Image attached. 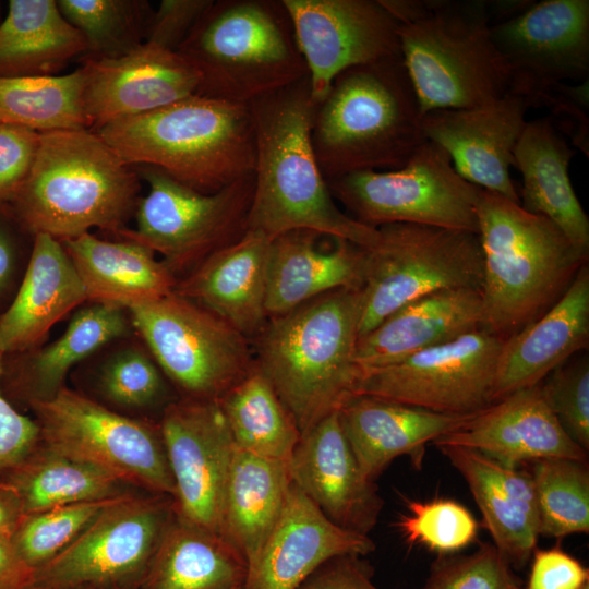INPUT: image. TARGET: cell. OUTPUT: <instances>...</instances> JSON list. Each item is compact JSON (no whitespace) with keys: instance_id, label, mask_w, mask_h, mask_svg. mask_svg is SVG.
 <instances>
[{"instance_id":"ab89813d","label":"cell","mask_w":589,"mask_h":589,"mask_svg":"<svg viewBox=\"0 0 589 589\" xmlns=\"http://www.w3.org/2000/svg\"><path fill=\"white\" fill-rule=\"evenodd\" d=\"M64 19L84 37L83 59H116L146 41L154 10L145 0H58Z\"/></svg>"},{"instance_id":"9f6ffc18","label":"cell","mask_w":589,"mask_h":589,"mask_svg":"<svg viewBox=\"0 0 589 589\" xmlns=\"http://www.w3.org/2000/svg\"><path fill=\"white\" fill-rule=\"evenodd\" d=\"M23 517L19 496L8 483L0 480V537L11 538Z\"/></svg>"},{"instance_id":"60d3db41","label":"cell","mask_w":589,"mask_h":589,"mask_svg":"<svg viewBox=\"0 0 589 589\" xmlns=\"http://www.w3.org/2000/svg\"><path fill=\"white\" fill-rule=\"evenodd\" d=\"M586 462L565 458L534 461L540 533L555 538L589 531V471Z\"/></svg>"},{"instance_id":"9a60e30c","label":"cell","mask_w":589,"mask_h":589,"mask_svg":"<svg viewBox=\"0 0 589 589\" xmlns=\"http://www.w3.org/2000/svg\"><path fill=\"white\" fill-rule=\"evenodd\" d=\"M503 339L484 328L380 368L360 370L354 395L448 414L477 413L494 402Z\"/></svg>"},{"instance_id":"2e32d148","label":"cell","mask_w":589,"mask_h":589,"mask_svg":"<svg viewBox=\"0 0 589 589\" xmlns=\"http://www.w3.org/2000/svg\"><path fill=\"white\" fill-rule=\"evenodd\" d=\"M509 73L508 91L531 107L557 84L589 76V1L545 0L492 23Z\"/></svg>"},{"instance_id":"7bdbcfd3","label":"cell","mask_w":589,"mask_h":589,"mask_svg":"<svg viewBox=\"0 0 589 589\" xmlns=\"http://www.w3.org/2000/svg\"><path fill=\"white\" fill-rule=\"evenodd\" d=\"M408 515L397 525L406 540L430 550L449 553L466 548L477 537L478 524L473 515L453 500L435 498L428 502L408 501Z\"/></svg>"},{"instance_id":"91938a15","label":"cell","mask_w":589,"mask_h":589,"mask_svg":"<svg viewBox=\"0 0 589 589\" xmlns=\"http://www.w3.org/2000/svg\"><path fill=\"white\" fill-rule=\"evenodd\" d=\"M0 11H1V2H0Z\"/></svg>"},{"instance_id":"9c48e42d","label":"cell","mask_w":589,"mask_h":589,"mask_svg":"<svg viewBox=\"0 0 589 589\" xmlns=\"http://www.w3.org/2000/svg\"><path fill=\"white\" fill-rule=\"evenodd\" d=\"M378 230V242L365 249L359 337L432 292L481 289L483 255L477 233L416 224H388Z\"/></svg>"},{"instance_id":"44dd1931","label":"cell","mask_w":589,"mask_h":589,"mask_svg":"<svg viewBox=\"0 0 589 589\" xmlns=\"http://www.w3.org/2000/svg\"><path fill=\"white\" fill-rule=\"evenodd\" d=\"M374 550L368 534L334 524L291 482L275 526L248 565L242 589H298L327 561Z\"/></svg>"},{"instance_id":"d6a6232c","label":"cell","mask_w":589,"mask_h":589,"mask_svg":"<svg viewBox=\"0 0 589 589\" xmlns=\"http://www.w3.org/2000/svg\"><path fill=\"white\" fill-rule=\"evenodd\" d=\"M93 302L129 309L173 291L178 278L149 249L91 232L62 242Z\"/></svg>"},{"instance_id":"d590c367","label":"cell","mask_w":589,"mask_h":589,"mask_svg":"<svg viewBox=\"0 0 589 589\" xmlns=\"http://www.w3.org/2000/svg\"><path fill=\"white\" fill-rule=\"evenodd\" d=\"M86 51L55 0H10L0 22V76L57 75Z\"/></svg>"},{"instance_id":"7a4b0ae2","label":"cell","mask_w":589,"mask_h":589,"mask_svg":"<svg viewBox=\"0 0 589 589\" xmlns=\"http://www.w3.org/2000/svg\"><path fill=\"white\" fill-rule=\"evenodd\" d=\"M361 305V288L336 289L268 317L253 338L255 366L301 434L353 396Z\"/></svg>"},{"instance_id":"4316f807","label":"cell","mask_w":589,"mask_h":589,"mask_svg":"<svg viewBox=\"0 0 589 589\" xmlns=\"http://www.w3.org/2000/svg\"><path fill=\"white\" fill-rule=\"evenodd\" d=\"M272 239L247 230L182 278L173 291L212 311L250 340L267 321V261Z\"/></svg>"},{"instance_id":"74e56055","label":"cell","mask_w":589,"mask_h":589,"mask_svg":"<svg viewBox=\"0 0 589 589\" xmlns=\"http://www.w3.org/2000/svg\"><path fill=\"white\" fill-rule=\"evenodd\" d=\"M218 402L238 449L266 459L290 461L301 432L255 363Z\"/></svg>"},{"instance_id":"f5cc1de1","label":"cell","mask_w":589,"mask_h":589,"mask_svg":"<svg viewBox=\"0 0 589 589\" xmlns=\"http://www.w3.org/2000/svg\"><path fill=\"white\" fill-rule=\"evenodd\" d=\"M588 569L560 548L533 551L526 589H582Z\"/></svg>"},{"instance_id":"7dc6e473","label":"cell","mask_w":589,"mask_h":589,"mask_svg":"<svg viewBox=\"0 0 589 589\" xmlns=\"http://www.w3.org/2000/svg\"><path fill=\"white\" fill-rule=\"evenodd\" d=\"M588 80L577 85L561 83L543 94L536 107H546L549 118L570 145L589 156Z\"/></svg>"},{"instance_id":"6f0895ef","label":"cell","mask_w":589,"mask_h":589,"mask_svg":"<svg viewBox=\"0 0 589 589\" xmlns=\"http://www.w3.org/2000/svg\"><path fill=\"white\" fill-rule=\"evenodd\" d=\"M75 589H113V588H95V587H84V588H75Z\"/></svg>"},{"instance_id":"c3c4849f","label":"cell","mask_w":589,"mask_h":589,"mask_svg":"<svg viewBox=\"0 0 589 589\" xmlns=\"http://www.w3.org/2000/svg\"><path fill=\"white\" fill-rule=\"evenodd\" d=\"M39 141V132L0 122V206L9 205L27 179Z\"/></svg>"},{"instance_id":"f1b7e54d","label":"cell","mask_w":589,"mask_h":589,"mask_svg":"<svg viewBox=\"0 0 589 589\" xmlns=\"http://www.w3.org/2000/svg\"><path fill=\"white\" fill-rule=\"evenodd\" d=\"M87 300L62 242L45 233L35 235L20 287L0 314L3 356L38 348L57 322Z\"/></svg>"},{"instance_id":"3957f363","label":"cell","mask_w":589,"mask_h":589,"mask_svg":"<svg viewBox=\"0 0 589 589\" xmlns=\"http://www.w3.org/2000/svg\"><path fill=\"white\" fill-rule=\"evenodd\" d=\"M140 179L95 131L44 132L32 170L9 207L33 236L63 242L92 228L119 235L135 213Z\"/></svg>"},{"instance_id":"cb8c5ba5","label":"cell","mask_w":589,"mask_h":589,"mask_svg":"<svg viewBox=\"0 0 589 589\" xmlns=\"http://www.w3.org/2000/svg\"><path fill=\"white\" fill-rule=\"evenodd\" d=\"M365 248L312 230L297 229L272 239L265 310L281 315L326 292L362 288Z\"/></svg>"},{"instance_id":"603a6c76","label":"cell","mask_w":589,"mask_h":589,"mask_svg":"<svg viewBox=\"0 0 589 589\" xmlns=\"http://www.w3.org/2000/svg\"><path fill=\"white\" fill-rule=\"evenodd\" d=\"M432 444L473 449L508 467L549 458L587 461V452L564 430L540 384L494 401Z\"/></svg>"},{"instance_id":"db71d44e","label":"cell","mask_w":589,"mask_h":589,"mask_svg":"<svg viewBox=\"0 0 589 589\" xmlns=\"http://www.w3.org/2000/svg\"><path fill=\"white\" fill-rule=\"evenodd\" d=\"M358 555L334 557L320 566L298 589H378L371 566Z\"/></svg>"},{"instance_id":"1f68e13d","label":"cell","mask_w":589,"mask_h":589,"mask_svg":"<svg viewBox=\"0 0 589 589\" xmlns=\"http://www.w3.org/2000/svg\"><path fill=\"white\" fill-rule=\"evenodd\" d=\"M576 151L549 117L526 123L513 152L521 175L518 190L526 211L552 220L579 249L589 252V219L570 182Z\"/></svg>"},{"instance_id":"277c9868","label":"cell","mask_w":589,"mask_h":589,"mask_svg":"<svg viewBox=\"0 0 589 589\" xmlns=\"http://www.w3.org/2000/svg\"><path fill=\"white\" fill-rule=\"evenodd\" d=\"M483 255V325L505 340L545 313L588 263L548 217L481 189L477 203Z\"/></svg>"},{"instance_id":"5bb4252c","label":"cell","mask_w":589,"mask_h":589,"mask_svg":"<svg viewBox=\"0 0 589 589\" xmlns=\"http://www.w3.org/2000/svg\"><path fill=\"white\" fill-rule=\"evenodd\" d=\"M173 516L171 496L137 492L112 501L35 572L33 589H137Z\"/></svg>"},{"instance_id":"e575fe53","label":"cell","mask_w":589,"mask_h":589,"mask_svg":"<svg viewBox=\"0 0 589 589\" xmlns=\"http://www.w3.org/2000/svg\"><path fill=\"white\" fill-rule=\"evenodd\" d=\"M292 480L289 462L236 447L221 517V537L249 565L275 526Z\"/></svg>"},{"instance_id":"7c38bea8","label":"cell","mask_w":589,"mask_h":589,"mask_svg":"<svg viewBox=\"0 0 589 589\" xmlns=\"http://www.w3.org/2000/svg\"><path fill=\"white\" fill-rule=\"evenodd\" d=\"M129 311L132 326L183 398L219 400L254 368L249 338L175 291Z\"/></svg>"},{"instance_id":"7402d4cb","label":"cell","mask_w":589,"mask_h":589,"mask_svg":"<svg viewBox=\"0 0 589 589\" xmlns=\"http://www.w3.org/2000/svg\"><path fill=\"white\" fill-rule=\"evenodd\" d=\"M289 471L292 482L334 524L363 534L375 527L384 501L375 482L362 473L338 411L301 434Z\"/></svg>"},{"instance_id":"484cf974","label":"cell","mask_w":589,"mask_h":589,"mask_svg":"<svg viewBox=\"0 0 589 589\" xmlns=\"http://www.w3.org/2000/svg\"><path fill=\"white\" fill-rule=\"evenodd\" d=\"M473 414L433 412L366 395L350 397L338 410L356 460L374 482L399 456L420 467L429 442L461 428Z\"/></svg>"},{"instance_id":"681fc988","label":"cell","mask_w":589,"mask_h":589,"mask_svg":"<svg viewBox=\"0 0 589 589\" xmlns=\"http://www.w3.org/2000/svg\"><path fill=\"white\" fill-rule=\"evenodd\" d=\"M33 240L34 236L24 229L9 205L0 206V314L20 287Z\"/></svg>"},{"instance_id":"b9f144b4","label":"cell","mask_w":589,"mask_h":589,"mask_svg":"<svg viewBox=\"0 0 589 589\" xmlns=\"http://www.w3.org/2000/svg\"><path fill=\"white\" fill-rule=\"evenodd\" d=\"M115 500L63 505L25 515L11 540L36 572L65 550Z\"/></svg>"},{"instance_id":"8fae6325","label":"cell","mask_w":589,"mask_h":589,"mask_svg":"<svg viewBox=\"0 0 589 589\" xmlns=\"http://www.w3.org/2000/svg\"><path fill=\"white\" fill-rule=\"evenodd\" d=\"M133 167L147 182L148 192L137 202L136 228H125L119 236L160 254L176 277L181 273L187 275L247 232L253 172L215 193L205 194L154 166Z\"/></svg>"},{"instance_id":"ba28073f","label":"cell","mask_w":589,"mask_h":589,"mask_svg":"<svg viewBox=\"0 0 589 589\" xmlns=\"http://www.w3.org/2000/svg\"><path fill=\"white\" fill-rule=\"evenodd\" d=\"M177 52L199 72L196 95L248 105L308 68L281 0H213Z\"/></svg>"},{"instance_id":"ffe728a7","label":"cell","mask_w":589,"mask_h":589,"mask_svg":"<svg viewBox=\"0 0 589 589\" xmlns=\"http://www.w3.org/2000/svg\"><path fill=\"white\" fill-rule=\"evenodd\" d=\"M530 108L526 98L508 91L482 106L429 111L422 130L425 140L446 151L465 180L520 204L509 169Z\"/></svg>"},{"instance_id":"e0dca14e","label":"cell","mask_w":589,"mask_h":589,"mask_svg":"<svg viewBox=\"0 0 589 589\" xmlns=\"http://www.w3.org/2000/svg\"><path fill=\"white\" fill-rule=\"evenodd\" d=\"M181 519L220 534L226 486L236 445L218 400L169 402L159 423Z\"/></svg>"},{"instance_id":"f6af8a7d","label":"cell","mask_w":589,"mask_h":589,"mask_svg":"<svg viewBox=\"0 0 589 589\" xmlns=\"http://www.w3.org/2000/svg\"><path fill=\"white\" fill-rule=\"evenodd\" d=\"M423 589H521L510 564L494 544L467 555L442 557L431 567Z\"/></svg>"},{"instance_id":"f546056e","label":"cell","mask_w":589,"mask_h":589,"mask_svg":"<svg viewBox=\"0 0 589 589\" xmlns=\"http://www.w3.org/2000/svg\"><path fill=\"white\" fill-rule=\"evenodd\" d=\"M437 447L467 482L495 548L510 566L525 565L540 534L530 479L477 450L453 445Z\"/></svg>"},{"instance_id":"4dcf8cb0","label":"cell","mask_w":589,"mask_h":589,"mask_svg":"<svg viewBox=\"0 0 589 589\" xmlns=\"http://www.w3.org/2000/svg\"><path fill=\"white\" fill-rule=\"evenodd\" d=\"M124 310L117 304L93 302L73 315L65 332L52 344L3 356L0 386L5 398L28 406L55 396L64 387L63 381L75 363L129 334Z\"/></svg>"},{"instance_id":"836d02e7","label":"cell","mask_w":589,"mask_h":589,"mask_svg":"<svg viewBox=\"0 0 589 589\" xmlns=\"http://www.w3.org/2000/svg\"><path fill=\"white\" fill-rule=\"evenodd\" d=\"M248 565L219 534L176 515L137 589H242Z\"/></svg>"},{"instance_id":"6da1fadb","label":"cell","mask_w":589,"mask_h":589,"mask_svg":"<svg viewBox=\"0 0 589 589\" xmlns=\"http://www.w3.org/2000/svg\"><path fill=\"white\" fill-rule=\"evenodd\" d=\"M249 105L255 133L254 190L248 230L274 239L305 229L372 248L378 228L341 211L318 167L312 140L316 108L309 74Z\"/></svg>"},{"instance_id":"f35d334b","label":"cell","mask_w":589,"mask_h":589,"mask_svg":"<svg viewBox=\"0 0 589 589\" xmlns=\"http://www.w3.org/2000/svg\"><path fill=\"white\" fill-rule=\"evenodd\" d=\"M81 68L63 75L0 76V122L39 133L88 129Z\"/></svg>"},{"instance_id":"8d00e7d4","label":"cell","mask_w":589,"mask_h":589,"mask_svg":"<svg viewBox=\"0 0 589 589\" xmlns=\"http://www.w3.org/2000/svg\"><path fill=\"white\" fill-rule=\"evenodd\" d=\"M2 481L19 496L24 516L141 492L92 465L46 447L41 442Z\"/></svg>"},{"instance_id":"f907efd6","label":"cell","mask_w":589,"mask_h":589,"mask_svg":"<svg viewBox=\"0 0 589 589\" xmlns=\"http://www.w3.org/2000/svg\"><path fill=\"white\" fill-rule=\"evenodd\" d=\"M3 353L0 350V378ZM40 444L39 428L34 419L20 413L5 398L0 386V480H3Z\"/></svg>"},{"instance_id":"83f0119b","label":"cell","mask_w":589,"mask_h":589,"mask_svg":"<svg viewBox=\"0 0 589 589\" xmlns=\"http://www.w3.org/2000/svg\"><path fill=\"white\" fill-rule=\"evenodd\" d=\"M481 289H444L399 308L357 340L360 370L380 368L482 328Z\"/></svg>"},{"instance_id":"680465c9","label":"cell","mask_w":589,"mask_h":589,"mask_svg":"<svg viewBox=\"0 0 589 589\" xmlns=\"http://www.w3.org/2000/svg\"><path fill=\"white\" fill-rule=\"evenodd\" d=\"M588 588H589V586H588V582H587V584L584 586L582 589H588Z\"/></svg>"},{"instance_id":"30bf717a","label":"cell","mask_w":589,"mask_h":589,"mask_svg":"<svg viewBox=\"0 0 589 589\" xmlns=\"http://www.w3.org/2000/svg\"><path fill=\"white\" fill-rule=\"evenodd\" d=\"M28 407L46 447L92 465L137 491L175 497L159 424L120 414L65 386Z\"/></svg>"},{"instance_id":"11a10c76","label":"cell","mask_w":589,"mask_h":589,"mask_svg":"<svg viewBox=\"0 0 589 589\" xmlns=\"http://www.w3.org/2000/svg\"><path fill=\"white\" fill-rule=\"evenodd\" d=\"M35 570L23 560L11 538L0 537V589H33Z\"/></svg>"},{"instance_id":"ee69618b","label":"cell","mask_w":589,"mask_h":589,"mask_svg":"<svg viewBox=\"0 0 589 589\" xmlns=\"http://www.w3.org/2000/svg\"><path fill=\"white\" fill-rule=\"evenodd\" d=\"M99 386L109 401L131 409L153 406L165 394L156 363L136 348L122 350L104 365Z\"/></svg>"},{"instance_id":"52a82bcc","label":"cell","mask_w":589,"mask_h":589,"mask_svg":"<svg viewBox=\"0 0 589 589\" xmlns=\"http://www.w3.org/2000/svg\"><path fill=\"white\" fill-rule=\"evenodd\" d=\"M96 132L127 164L154 166L205 194L254 170V124L244 104L193 95Z\"/></svg>"},{"instance_id":"4fadbf2b","label":"cell","mask_w":589,"mask_h":589,"mask_svg":"<svg viewBox=\"0 0 589 589\" xmlns=\"http://www.w3.org/2000/svg\"><path fill=\"white\" fill-rule=\"evenodd\" d=\"M326 182L335 201L364 225L416 224L478 235L481 189L465 180L446 151L431 141L399 169L352 172Z\"/></svg>"},{"instance_id":"ac0fdd59","label":"cell","mask_w":589,"mask_h":589,"mask_svg":"<svg viewBox=\"0 0 589 589\" xmlns=\"http://www.w3.org/2000/svg\"><path fill=\"white\" fill-rule=\"evenodd\" d=\"M316 104L342 71L400 57L398 23L381 0H281Z\"/></svg>"},{"instance_id":"d4e9b609","label":"cell","mask_w":589,"mask_h":589,"mask_svg":"<svg viewBox=\"0 0 589 589\" xmlns=\"http://www.w3.org/2000/svg\"><path fill=\"white\" fill-rule=\"evenodd\" d=\"M589 344V266L586 263L564 294L538 320L502 344L494 401L539 385Z\"/></svg>"},{"instance_id":"d6986e66","label":"cell","mask_w":589,"mask_h":589,"mask_svg":"<svg viewBox=\"0 0 589 589\" xmlns=\"http://www.w3.org/2000/svg\"><path fill=\"white\" fill-rule=\"evenodd\" d=\"M81 63L84 116L95 132L196 95L201 84L188 60L149 43L116 59H83Z\"/></svg>"},{"instance_id":"8992f818","label":"cell","mask_w":589,"mask_h":589,"mask_svg":"<svg viewBox=\"0 0 589 589\" xmlns=\"http://www.w3.org/2000/svg\"><path fill=\"white\" fill-rule=\"evenodd\" d=\"M398 23L400 53L422 115L489 104L509 73L484 1L381 0Z\"/></svg>"},{"instance_id":"5b68a950","label":"cell","mask_w":589,"mask_h":589,"mask_svg":"<svg viewBox=\"0 0 589 589\" xmlns=\"http://www.w3.org/2000/svg\"><path fill=\"white\" fill-rule=\"evenodd\" d=\"M422 116L401 56L342 71L312 122L323 177L401 168L426 141Z\"/></svg>"},{"instance_id":"816d5d0a","label":"cell","mask_w":589,"mask_h":589,"mask_svg":"<svg viewBox=\"0 0 589 589\" xmlns=\"http://www.w3.org/2000/svg\"><path fill=\"white\" fill-rule=\"evenodd\" d=\"M213 0H161L152 15L145 43L176 51Z\"/></svg>"},{"instance_id":"bcb514c9","label":"cell","mask_w":589,"mask_h":589,"mask_svg":"<svg viewBox=\"0 0 589 589\" xmlns=\"http://www.w3.org/2000/svg\"><path fill=\"white\" fill-rule=\"evenodd\" d=\"M540 383L549 407L567 434L589 449V362L581 357L565 362Z\"/></svg>"}]
</instances>
